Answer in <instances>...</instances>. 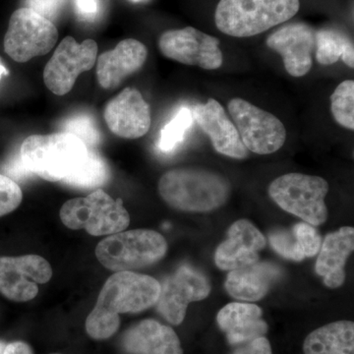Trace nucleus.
I'll return each mask as SVG.
<instances>
[{
  "mask_svg": "<svg viewBox=\"0 0 354 354\" xmlns=\"http://www.w3.org/2000/svg\"><path fill=\"white\" fill-rule=\"evenodd\" d=\"M160 283L153 277L134 272H118L106 279L94 309L86 319L92 339L113 337L120 326V314L139 313L157 304Z\"/></svg>",
  "mask_w": 354,
  "mask_h": 354,
  "instance_id": "f257e3e1",
  "label": "nucleus"
},
{
  "mask_svg": "<svg viewBox=\"0 0 354 354\" xmlns=\"http://www.w3.org/2000/svg\"><path fill=\"white\" fill-rule=\"evenodd\" d=\"M88 148L75 135L67 132L27 137L20 147L23 167L51 183H64L80 171L87 160Z\"/></svg>",
  "mask_w": 354,
  "mask_h": 354,
  "instance_id": "f03ea898",
  "label": "nucleus"
},
{
  "mask_svg": "<svg viewBox=\"0 0 354 354\" xmlns=\"http://www.w3.org/2000/svg\"><path fill=\"white\" fill-rule=\"evenodd\" d=\"M158 193L171 208L205 213L220 208L230 195V184L216 172L181 167L165 172L158 181Z\"/></svg>",
  "mask_w": 354,
  "mask_h": 354,
  "instance_id": "7ed1b4c3",
  "label": "nucleus"
},
{
  "mask_svg": "<svg viewBox=\"0 0 354 354\" xmlns=\"http://www.w3.org/2000/svg\"><path fill=\"white\" fill-rule=\"evenodd\" d=\"M299 0H221L216 26L227 36L250 38L295 17Z\"/></svg>",
  "mask_w": 354,
  "mask_h": 354,
  "instance_id": "20e7f679",
  "label": "nucleus"
},
{
  "mask_svg": "<svg viewBox=\"0 0 354 354\" xmlns=\"http://www.w3.org/2000/svg\"><path fill=\"white\" fill-rule=\"evenodd\" d=\"M167 248L165 237L155 230H123L100 241L95 257L109 271L133 272L160 262Z\"/></svg>",
  "mask_w": 354,
  "mask_h": 354,
  "instance_id": "39448f33",
  "label": "nucleus"
},
{
  "mask_svg": "<svg viewBox=\"0 0 354 354\" xmlns=\"http://www.w3.org/2000/svg\"><path fill=\"white\" fill-rule=\"evenodd\" d=\"M60 220L70 230H85L93 236L111 235L127 230L130 216L122 199L114 200L101 188L86 197L65 202L59 212Z\"/></svg>",
  "mask_w": 354,
  "mask_h": 354,
  "instance_id": "423d86ee",
  "label": "nucleus"
},
{
  "mask_svg": "<svg viewBox=\"0 0 354 354\" xmlns=\"http://www.w3.org/2000/svg\"><path fill=\"white\" fill-rule=\"evenodd\" d=\"M329 183L322 177L291 172L274 179L269 187L270 197L283 211L305 223L318 227L328 218L325 198Z\"/></svg>",
  "mask_w": 354,
  "mask_h": 354,
  "instance_id": "0eeeda50",
  "label": "nucleus"
},
{
  "mask_svg": "<svg viewBox=\"0 0 354 354\" xmlns=\"http://www.w3.org/2000/svg\"><path fill=\"white\" fill-rule=\"evenodd\" d=\"M58 39L57 27L50 20L29 8L14 11L4 37V51L14 62H29L50 53Z\"/></svg>",
  "mask_w": 354,
  "mask_h": 354,
  "instance_id": "6e6552de",
  "label": "nucleus"
},
{
  "mask_svg": "<svg viewBox=\"0 0 354 354\" xmlns=\"http://www.w3.org/2000/svg\"><path fill=\"white\" fill-rule=\"evenodd\" d=\"M227 109L247 150L271 155L285 145V125L274 114L241 97L228 102Z\"/></svg>",
  "mask_w": 354,
  "mask_h": 354,
  "instance_id": "1a4fd4ad",
  "label": "nucleus"
},
{
  "mask_svg": "<svg viewBox=\"0 0 354 354\" xmlns=\"http://www.w3.org/2000/svg\"><path fill=\"white\" fill-rule=\"evenodd\" d=\"M97 55V44L93 39L78 44L72 37H66L44 67L43 77L46 88L55 95L68 94L79 75L95 66Z\"/></svg>",
  "mask_w": 354,
  "mask_h": 354,
  "instance_id": "9d476101",
  "label": "nucleus"
},
{
  "mask_svg": "<svg viewBox=\"0 0 354 354\" xmlns=\"http://www.w3.org/2000/svg\"><path fill=\"white\" fill-rule=\"evenodd\" d=\"M158 48L169 59L204 70H216L223 64L220 41L193 27L165 32Z\"/></svg>",
  "mask_w": 354,
  "mask_h": 354,
  "instance_id": "9b49d317",
  "label": "nucleus"
},
{
  "mask_svg": "<svg viewBox=\"0 0 354 354\" xmlns=\"http://www.w3.org/2000/svg\"><path fill=\"white\" fill-rule=\"evenodd\" d=\"M211 292L206 277L189 266H183L160 285L157 310L167 322L180 325L188 305L201 301Z\"/></svg>",
  "mask_w": 354,
  "mask_h": 354,
  "instance_id": "f8f14e48",
  "label": "nucleus"
},
{
  "mask_svg": "<svg viewBox=\"0 0 354 354\" xmlns=\"http://www.w3.org/2000/svg\"><path fill=\"white\" fill-rule=\"evenodd\" d=\"M53 277L50 263L35 254L0 257V293L15 302H27L39 293V285Z\"/></svg>",
  "mask_w": 354,
  "mask_h": 354,
  "instance_id": "ddd939ff",
  "label": "nucleus"
},
{
  "mask_svg": "<svg viewBox=\"0 0 354 354\" xmlns=\"http://www.w3.org/2000/svg\"><path fill=\"white\" fill-rule=\"evenodd\" d=\"M104 118L111 133L124 139H138L152 125L151 109L137 88H125L106 104Z\"/></svg>",
  "mask_w": 354,
  "mask_h": 354,
  "instance_id": "4468645a",
  "label": "nucleus"
},
{
  "mask_svg": "<svg viewBox=\"0 0 354 354\" xmlns=\"http://www.w3.org/2000/svg\"><path fill=\"white\" fill-rule=\"evenodd\" d=\"M268 48L283 57L286 72L300 78L309 73L313 65L312 53L316 46V32L304 23L283 26L270 35Z\"/></svg>",
  "mask_w": 354,
  "mask_h": 354,
  "instance_id": "2eb2a0df",
  "label": "nucleus"
},
{
  "mask_svg": "<svg viewBox=\"0 0 354 354\" xmlns=\"http://www.w3.org/2000/svg\"><path fill=\"white\" fill-rule=\"evenodd\" d=\"M192 114L193 120L211 140L216 152L236 160L248 157L249 151L242 143L234 123L220 102L209 99L205 104H197Z\"/></svg>",
  "mask_w": 354,
  "mask_h": 354,
  "instance_id": "dca6fc26",
  "label": "nucleus"
},
{
  "mask_svg": "<svg viewBox=\"0 0 354 354\" xmlns=\"http://www.w3.org/2000/svg\"><path fill=\"white\" fill-rule=\"evenodd\" d=\"M266 245L264 235L247 220L235 221L227 232V239L216 248V265L232 271L259 261L258 252Z\"/></svg>",
  "mask_w": 354,
  "mask_h": 354,
  "instance_id": "f3484780",
  "label": "nucleus"
},
{
  "mask_svg": "<svg viewBox=\"0 0 354 354\" xmlns=\"http://www.w3.org/2000/svg\"><path fill=\"white\" fill-rule=\"evenodd\" d=\"M148 50L135 39L121 41L114 50L97 58V82L106 90L118 88L128 76L138 72L145 64Z\"/></svg>",
  "mask_w": 354,
  "mask_h": 354,
  "instance_id": "a211bd4d",
  "label": "nucleus"
},
{
  "mask_svg": "<svg viewBox=\"0 0 354 354\" xmlns=\"http://www.w3.org/2000/svg\"><path fill=\"white\" fill-rule=\"evenodd\" d=\"M121 344L128 354H183L176 332L153 319L132 326L123 335Z\"/></svg>",
  "mask_w": 354,
  "mask_h": 354,
  "instance_id": "6ab92c4d",
  "label": "nucleus"
},
{
  "mask_svg": "<svg viewBox=\"0 0 354 354\" xmlns=\"http://www.w3.org/2000/svg\"><path fill=\"white\" fill-rule=\"evenodd\" d=\"M354 249L353 227H344L325 237L316 262V272L330 288H337L346 279V261Z\"/></svg>",
  "mask_w": 354,
  "mask_h": 354,
  "instance_id": "aec40b11",
  "label": "nucleus"
},
{
  "mask_svg": "<svg viewBox=\"0 0 354 354\" xmlns=\"http://www.w3.org/2000/svg\"><path fill=\"white\" fill-rule=\"evenodd\" d=\"M281 276V270L278 266L256 262L230 271L225 281V290L236 299L258 301L269 292Z\"/></svg>",
  "mask_w": 354,
  "mask_h": 354,
  "instance_id": "412c9836",
  "label": "nucleus"
},
{
  "mask_svg": "<svg viewBox=\"0 0 354 354\" xmlns=\"http://www.w3.org/2000/svg\"><path fill=\"white\" fill-rule=\"evenodd\" d=\"M262 315V309L257 305L232 302L220 310L216 322L230 344H244L267 333L268 325Z\"/></svg>",
  "mask_w": 354,
  "mask_h": 354,
  "instance_id": "4be33fe9",
  "label": "nucleus"
},
{
  "mask_svg": "<svg viewBox=\"0 0 354 354\" xmlns=\"http://www.w3.org/2000/svg\"><path fill=\"white\" fill-rule=\"evenodd\" d=\"M305 354H354V324L337 321L310 333L304 344Z\"/></svg>",
  "mask_w": 354,
  "mask_h": 354,
  "instance_id": "5701e85b",
  "label": "nucleus"
},
{
  "mask_svg": "<svg viewBox=\"0 0 354 354\" xmlns=\"http://www.w3.org/2000/svg\"><path fill=\"white\" fill-rule=\"evenodd\" d=\"M109 178L111 169L106 160L95 149H88L87 160L80 171L66 179L64 184L76 189L95 190L108 183Z\"/></svg>",
  "mask_w": 354,
  "mask_h": 354,
  "instance_id": "b1692460",
  "label": "nucleus"
},
{
  "mask_svg": "<svg viewBox=\"0 0 354 354\" xmlns=\"http://www.w3.org/2000/svg\"><path fill=\"white\" fill-rule=\"evenodd\" d=\"M330 111L335 122L346 129L354 130V81L339 84L330 95Z\"/></svg>",
  "mask_w": 354,
  "mask_h": 354,
  "instance_id": "393cba45",
  "label": "nucleus"
},
{
  "mask_svg": "<svg viewBox=\"0 0 354 354\" xmlns=\"http://www.w3.org/2000/svg\"><path fill=\"white\" fill-rule=\"evenodd\" d=\"M351 41L342 32L324 29L316 32V59L319 64H335L342 57L346 44Z\"/></svg>",
  "mask_w": 354,
  "mask_h": 354,
  "instance_id": "a878e982",
  "label": "nucleus"
},
{
  "mask_svg": "<svg viewBox=\"0 0 354 354\" xmlns=\"http://www.w3.org/2000/svg\"><path fill=\"white\" fill-rule=\"evenodd\" d=\"M192 111L188 108L180 109L174 118L160 131L158 148L165 153L174 151L183 143L186 132L193 123Z\"/></svg>",
  "mask_w": 354,
  "mask_h": 354,
  "instance_id": "bb28decb",
  "label": "nucleus"
},
{
  "mask_svg": "<svg viewBox=\"0 0 354 354\" xmlns=\"http://www.w3.org/2000/svg\"><path fill=\"white\" fill-rule=\"evenodd\" d=\"M62 128L64 130L62 132L75 135L79 139L82 140L88 149H95L101 142V134L91 116L84 114L72 116L64 121Z\"/></svg>",
  "mask_w": 354,
  "mask_h": 354,
  "instance_id": "cd10ccee",
  "label": "nucleus"
},
{
  "mask_svg": "<svg viewBox=\"0 0 354 354\" xmlns=\"http://www.w3.org/2000/svg\"><path fill=\"white\" fill-rule=\"evenodd\" d=\"M270 242L274 250L286 259L299 262L305 258L292 230L290 232L281 230L272 232Z\"/></svg>",
  "mask_w": 354,
  "mask_h": 354,
  "instance_id": "c85d7f7f",
  "label": "nucleus"
},
{
  "mask_svg": "<svg viewBox=\"0 0 354 354\" xmlns=\"http://www.w3.org/2000/svg\"><path fill=\"white\" fill-rule=\"evenodd\" d=\"M22 200L20 186L10 177L0 174V218L15 211Z\"/></svg>",
  "mask_w": 354,
  "mask_h": 354,
  "instance_id": "c756f323",
  "label": "nucleus"
},
{
  "mask_svg": "<svg viewBox=\"0 0 354 354\" xmlns=\"http://www.w3.org/2000/svg\"><path fill=\"white\" fill-rule=\"evenodd\" d=\"M292 232L305 258L313 257L319 252L322 245V239L313 225L304 221L295 225Z\"/></svg>",
  "mask_w": 354,
  "mask_h": 354,
  "instance_id": "7c9ffc66",
  "label": "nucleus"
},
{
  "mask_svg": "<svg viewBox=\"0 0 354 354\" xmlns=\"http://www.w3.org/2000/svg\"><path fill=\"white\" fill-rule=\"evenodd\" d=\"M65 0H27V6L46 19L55 18L64 6Z\"/></svg>",
  "mask_w": 354,
  "mask_h": 354,
  "instance_id": "2f4dec72",
  "label": "nucleus"
},
{
  "mask_svg": "<svg viewBox=\"0 0 354 354\" xmlns=\"http://www.w3.org/2000/svg\"><path fill=\"white\" fill-rule=\"evenodd\" d=\"M234 354H272L271 344L265 337H257Z\"/></svg>",
  "mask_w": 354,
  "mask_h": 354,
  "instance_id": "473e14b6",
  "label": "nucleus"
},
{
  "mask_svg": "<svg viewBox=\"0 0 354 354\" xmlns=\"http://www.w3.org/2000/svg\"><path fill=\"white\" fill-rule=\"evenodd\" d=\"M77 12L85 19H94L100 11V0H75Z\"/></svg>",
  "mask_w": 354,
  "mask_h": 354,
  "instance_id": "72a5a7b5",
  "label": "nucleus"
},
{
  "mask_svg": "<svg viewBox=\"0 0 354 354\" xmlns=\"http://www.w3.org/2000/svg\"><path fill=\"white\" fill-rule=\"evenodd\" d=\"M0 354H34L27 342L16 341L7 342L0 339Z\"/></svg>",
  "mask_w": 354,
  "mask_h": 354,
  "instance_id": "f704fd0d",
  "label": "nucleus"
},
{
  "mask_svg": "<svg viewBox=\"0 0 354 354\" xmlns=\"http://www.w3.org/2000/svg\"><path fill=\"white\" fill-rule=\"evenodd\" d=\"M341 58L346 66H348L349 68L351 69L354 68V48L353 41H349L348 43L346 44Z\"/></svg>",
  "mask_w": 354,
  "mask_h": 354,
  "instance_id": "c9c22d12",
  "label": "nucleus"
},
{
  "mask_svg": "<svg viewBox=\"0 0 354 354\" xmlns=\"http://www.w3.org/2000/svg\"><path fill=\"white\" fill-rule=\"evenodd\" d=\"M9 72L7 71L6 67L3 66L1 64H0V79L2 78V76L8 75Z\"/></svg>",
  "mask_w": 354,
  "mask_h": 354,
  "instance_id": "e433bc0d",
  "label": "nucleus"
},
{
  "mask_svg": "<svg viewBox=\"0 0 354 354\" xmlns=\"http://www.w3.org/2000/svg\"><path fill=\"white\" fill-rule=\"evenodd\" d=\"M133 1H139V0H133Z\"/></svg>",
  "mask_w": 354,
  "mask_h": 354,
  "instance_id": "4c0bfd02",
  "label": "nucleus"
},
{
  "mask_svg": "<svg viewBox=\"0 0 354 354\" xmlns=\"http://www.w3.org/2000/svg\"><path fill=\"white\" fill-rule=\"evenodd\" d=\"M50 354H62V353H50Z\"/></svg>",
  "mask_w": 354,
  "mask_h": 354,
  "instance_id": "58836bf2",
  "label": "nucleus"
}]
</instances>
